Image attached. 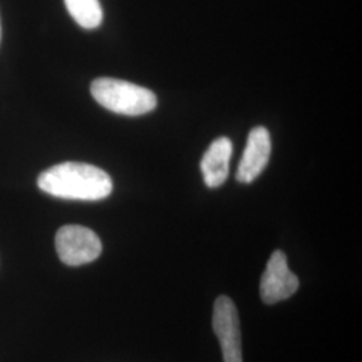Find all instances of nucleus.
Segmentation results:
<instances>
[{"instance_id":"nucleus-1","label":"nucleus","mask_w":362,"mask_h":362,"mask_svg":"<svg viewBox=\"0 0 362 362\" xmlns=\"http://www.w3.org/2000/svg\"><path fill=\"white\" fill-rule=\"evenodd\" d=\"M40 191L67 200L97 202L113 191L110 176L98 167L67 161L42 172L38 177Z\"/></svg>"},{"instance_id":"nucleus-2","label":"nucleus","mask_w":362,"mask_h":362,"mask_svg":"<svg viewBox=\"0 0 362 362\" xmlns=\"http://www.w3.org/2000/svg\"><path fill=\"white\" fill-rule=\"evenodd\" d=\"M93 98L105 109L124 116H143L157 106L153 91L122 79L98 78L90 86Z\"/></svg>"},{"instance_id":"nucleus-3","label":"nucleus","mask_w":362,"mask_h":362,"mask_svg":"<svg viewBox=\"0 0 362 362\" xmlns=\"http://www.w3.org/2000/svg\"><path fill=\"white\" fill-rule=\"evenodd\" d=\"M55 248L59 259L67 266H82L101 255L103 243L90 228L69 224L55 235Z\"/></svg>"},{"instance_id":"nucleus-4","label":"nucleus","mask_w":362,"mask_h":362,"mask_svg":"<svg viewBox=\"0 0 362 362\" xmlns=\"http://www.w3.org/2000/svg\"><path fill=\"white\" fill-rule=\"evenodd\" d=\"M212 326L219 338L224 362H243L239 314L231 298L221 296L215 300Z\"/></svg>"},{"instance_id":"nucleus-5","label":"nucleus","mask_w":362,"mask_h":362,"mask_svg":"<svg viewBox=\"0 0 362 362\" xmlns=\"http://www.w3.org/2000/svg\"><path fill=\"white\" fill-rule=\"evenodd\" d=\"M299 287L298 276L290 272L285 252L272 254L260 279V298L267 305H275L294 296Z\"/></svg>"},{"instance_id":"nucleus-6","label":"nucleus","mask_w":362,"mask_h":362,"mask_svg":"<svg viewBox=\"0 0 362 362\" xmlns=\"http://www.w3.org/2000/svg\"><path fill=\"white\" fill-rule=\"evenodd\" d=\"M272 156V137L269 130L257 127L250 132L246 148L236 170V180L250 184L258 177L269 164Z\"/></svg>"},{"instance_id":"nucleus-7","label":"nucleus","mask_w":362,"mask_h":362,"mask_svg":"<svg viewBox=\"0 0 362 362\" xmlns=\"http://www.w3.org/2000/svg\"><path fill=\"white\" fill-rule=\"evenodd\" d=\"M231 156L233 143L228 137H219L209 145L200 163L203 179L207 187L219 188L226 182L230 172Z\"/></svg>"},{"instance_id":"nucleus-8","label":"nucleus","mask_w":362,"mask_h":362,"mask_svg":"<svg viewBox=\"0 0 362 362\" xmlns=\"http://www.w3.org/2000/svg\"><path fill=\"white\" fill-rule=\"evenodd\" d=\"M66 8L79 26L93 30L101 26L104 13L100 0H65Z\"/></svg>"},{"instance_id":"nucleus-9","label":"nucleus","mask_w":362,"mask_h":362,"mask_svg":"<svg viewBox=\"0 0 362 362\" xmlns=\"http://www.w3.org/2000/svg\"><path fill=\"white\" fill-rule=\"evenodd\" d=\"M0 40H1V25H0Z\"/></svg>"}]
</instances>
